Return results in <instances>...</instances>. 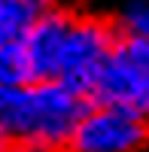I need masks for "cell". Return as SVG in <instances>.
Returning <instances> with one entry per match:
<instances>
[{
	"label": "cell",
	"mask_w": 149,
	"mask_h": 152,
	"mask_svg": "<svg viewBox=\"0 0 149 152\" xmlns=\"http://www.w3.org/2000/svg\"><path fill=\"white\" fill-rule=\"evenodd\" d=\"M88 104L61 82L0 85V137L15 152H64Z\"/></svg>",
	"instance_id": "6da1fadb"
},
{
	"label": "cell",
	"mask_w": 149,
	"mask_h": 152,
	"mask_svg": "<svg viewBox=\"0 0 149 152\" xmlns=\"http://www.w3.org/2000/svg\"><path fill=\"white\" fill-rule=\"evenodd\" d=\"M88 100L125 110L149 122V40L128 34L116 40L94 76Z\"/></svg>",
	"instance_id": "7a4b0ae2"
},
{
	"label": "cell",
	"mask_w": 149,
	"mask_h": 152,
	"mask_svg": "<svg viewBox=\"0 0 149 152\" xmlns=\"http://www.w3.org/2000/svg\"><path fill=\"white\" fill-rule=\"evenodd\" d=\"M113 43H116V34L110 24L97 21V18H85V15H70V24H67L61 49H58L52 82H61L88 97L94 76L107 61Z\"/></svg>",
	"instance_id": "3957f363"
},
{
	"label": "cell",
	"mask_w": 149,
	"mask_h": 152,
	"mask_svg": "<svg viewBox=\"0 0 149 152\" xmlns=\"http://www.w3.org/2000/svg\"><path fill=\"white\" fill-rule=\"evenodd\" d=\"M149 122L125 110L88 104L64 152H134L146 143Z\"/></svg>",
	"instance_id": "277c9868"
},
{
	"label": "cell",
	"mask_w": 149,
	"mask_h": 152,
	"mask_svg": "<svg viewBox=\"0 0 149 152\" xmlns=\"http://www.w3.org/2000/svg\"><path fill=\"white\" fill-rule=\"evenodd\" d=\"M49 9L52 0H0V46L21 43Z\"/></svg>",
	"instance_id": "5b68a950"
},
{
	"label": "cell",
	"mask_w": 149,
	"mask_h": 152,
	"mask_svg": "<svg viewBox=\"0 0 149 152\" xmlns=\"http://www.w3.org/2000/svg\"><path fill=\"white\" fill-rule=\"evenodd\" d=\"M18 82H31L21 43L0 46V85H18Z\"/></svg>",
	"instance_id": "8992f818"
},
{
	"label": "cell",
	"mask_w": 149,
	"mask_h": 152,
	"mask_svg": "<svg viewBox=\"0 0 149 152\" xmlns=\"http://www.w3.org/2000/svg\"><path fill=\"white\" fill-rule=\"evenodd\" d=\"M122 24H125L128 37H137V40H149V0H137L125 9L122 15Z\"/></svg>",
	"instance_id": "52a82bcc"
},
{
	"label": "cell",
	"mask_w": 149,
	"mask_h": 152,
	"mask_svg": "<svg viewBox=\"0 0 149 152\" xmlns=\"http://www.w3.org/2000/svg\"><path fill=\"white\" fill-rule=\"evenodd\" d=\"M0 152H15V149H12V146H9V143L3 140V137H0Z\"/></svg>",
	"instance_id": "ba28073f"
}]
</instances>
